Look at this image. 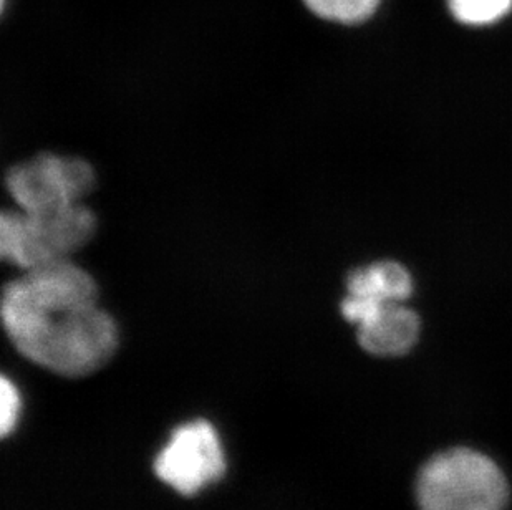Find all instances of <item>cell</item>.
Segmentation results:
<instances>
[{
    "mask_svg": "<svg viewBox=\"0 0 512 510\" xmlns=\"http://www.w3.org/2000/svg\"><path fill=\"white\" fill-rule=\"evenodd\" d=\"M2 323L22 357L68 378L95 373L118 348V328L98 307L95 280L70 259L5 285Z\"/></svg>",
    "mask_w": 512,
    "mask_h": 510,
    "instance_id": "cell-1",
    "label": "cell"
},
{
    "mask_svg": "<svg viewBox=\"0 0 512 510\" xmlns=\"http://www.w3.org/2000/svg\"><path fill=\"white\" fill-rule=\"evenodd\" d=\"M421 510H506L509 486L493 459L473 449L436 454L416 479Z\"/></svg>",
    "mask_w": 512,
    "mask_h": 510,
    "instance_id": "cell-2",
    "label": "cell"
},
{
    "mask_svg": "<svg viewBox=\"0 0 512 510\" xmlns=\"http://www.w3.org/2000/svg\"><path fill=\"white\" fill-rule=\"evenodd\" d=\"M97 217L82 203L44 212L5 211L0 219V254L32 270L70 259L92 241Z\"/></svg>",
    "mask_w": 512,
    "mask_h": 510,
    "instance_id": "cell-3",
    "label": "cell"
},
{
    "mask_svg": "<svg viewBox=\"0 0 512 510\" xmlns=\"http://www.w3.org/2000/svg\"><path fill=\"white\" fill-rule=\"evenodd\" d=\"M5 186L20 211H52L82 203L95 188V171L85 159L44 153L12 166Z\"/></svg>",
    "mask_w": 512,
    "mask_h": 510,
    "instance_id": "cell-4",
    "label": "cell"
},
{
    "mask_svg": "<svg viewBox=\"0 0 512 510\" xmlns=\"http://www.w3.org/2000/svg\"><path fill=\"white\" fill-rule=\"evenodd\" d=\"M156 476L183 496H193L226 471L218 433L206 421L183 424L155 461Z\"/></svg>",
    "mask_w": 512,
    "mask_h": 510,
    "instance_id": "cell-5",
    "label": "cell"
},
{
    "mask_svg": "<svg viewBox=\"0 0 512 510\" xmlns=\"http://www.w3.org/2000/svg\"><path fill=\"white\" fill-rule=\"evenodd\" d=\"M345 320L358 327V342L375 357H401L415 347L420 318L401 302H377L347 295L340 305Z\"/></svg>",
    "mask_w": 512,
    "mask_h": 510,
    "instance_id": "cell-6",
    "label": "cell"
},
{
    "mask_svg": "<svg viewBox=\"0 0 512 510\" xmlns=\"http://www.w3.org/2000/svg\"><path fill=\"white\" fill-rule=\"evenodd\" d=\"M347 292L377 302H405L413 294V280L403 265L377 262L350 272Z\"/></svg>",
    "mask_w": 512,
    "mask_h": 510,
    "instance_id": "cell-7",
    "label": "cell"
},
{
    "mask_svg": "<svg viewBox=\"0 0 512 510\" xmlns=\"http://www.w3.org/2000/svg\"><path fill=\"white\" fill-rule=\"evenodd\" d=\"M320 19L334 24L358 25L377 12L380 0H302Z\"/></svg>",
    "mask_w": 512,
    "mask_h": 510,
    "instance_id": "cell-8",
    "label": "cell"
},
{
    "mask_svg": "<svg viewBox=\"0 0 512 510\" xmlns=\"http://www.w3.org/2000/svg\"><path fill=\"white\" fill-rule=\"evenodd\" d=\"M446 4L453 19L468 27L496 24L512 10V0H446Z\"/></svg>",
    "mask_w": 512,
    "mask_h": 510,
    "instance_id": "cell-9",
    "label": "cell"
},
{
    "mask_svg": "<svg viewBox=\"0 0 512 510\" xmlns=\"http://www.w3.org/2000/svg\"><path fill=\"white\" fill-rule=\"evenodd\" d=\"M20 411L19 391L9 378H2L0 383V431L4 436L14 431Z\"/></svg>",
    "mask_w": 512,
    "mask_h": 510,
    "instance_id": "cell-10",
    "label": "cell"
}]
</instances>
